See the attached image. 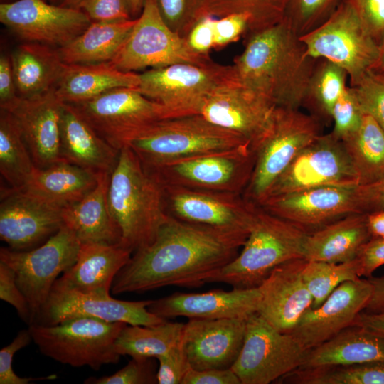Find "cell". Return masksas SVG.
Wrapping results in <instances>:
<instances>
[{
  "label": "cell",
  "instance_id": "cell-1",
  "mask_svg": "<svg viewBox=\"0 0 384 384\" xmlns=\"http://www.w3.org/2000/svg\"><path fill=\"white\" fill-rule=\"evenodd\" d=\"M248 235L190 223L169 215L154 240L134 252L117 274L112 293L201 287L238 255Z\"/></svg>",
  "mask_w": 384,
  "mask_h": 384
},
{
  "label": "cell",
  "instance_id": "cell-2",
  "mask_svg": "<svg viewBox=\"0 0 384 384\" xmlns=\"http://www.w3.org/2000/svg\"><path fill=\"white\" fill-rule=\"evenodd\" d=\"M245 38L233 64L238 80L276 106L300 109L317 59L284 19Z\"/></svg>",
  "mask_w": 384,
  "mask_h": 384
},
{
  "label": "cell",
  "instance_id": "cell-3",
  "mask_svg": "<svg viewBox=\"0 0 384 384\" xmlns=\"http://www.w3.org/2000/svg\"><path fill=\"white\" fill-rule=\"evenodd\" d=\"M107 201L121 231V243L133 253L154 240L169 216L162 184L127 146L119 149L110 174Z\"/></svg>",
  "mask_w": 384,
  "mask_h": 384
},
{
  "label": "cell",
  "instance_id": "cell-4",
  "mask_svg": "<svg viewBox=\"0 0 384 384\" xmlns=\"http://www.w3.org/2000/svg\"><path fill=\"white\" fill-rule=\"evenodd\" d=\"M250 145L242 136L195 114L151 122L127 137L122 146L131 149L146 169H152L191 156Z\"/></svg>",
  "mask_w": 384,
  "mask_h": 384
},
{
  "label": "cell",
  "instance_id": "cell-5",
  "mask_svg": "<svg viewBox=\"0 0 384 384\" xmlns=\"http://www.w3.org/2000/svg\"><path fill=\"white\" fill-rule=\"evenodd\" d=\"M307 233L258 206L241 250L210 279L209 283L223 282L235 289L260 287L279 265L303 258Z\"/></svg>",
  "mask_w": 384,
  "mask_h": 384
},
{
  "label": "cell",
  "instance_id": "cell-6",
  "mask_svg": "<svg viewBox=\"0 0 384 384\" xmlns=\"http://www.w3.org/2000/svg\"><path fill=\"white\" fill-rule=\"evenodd\" d=\"M321 128L318 119L299 108L276 106L266 129L252 145L255 163L244 197L260 206L294 159L321 134Z\"/></svg>",
  "mask_w": 384,
  "mask_h": 384
},
{
  "label": "cell",
  "instance_id": "cell-7",
  "mask_svg": "<svg viewBox=\"0 0 384 384\" xmlns=\"http://www.w3.org/2000/svg\"><path fill=\"white\" fill-rule=\"evenodd\" d=\"M126 325L79 317L55 325L33 323L28 331L42 354L63 364L99 370L104 365L119 362L115 341Z\"/></svg>",
  "mask_w": 384,
  "mask_h": 384
},
{
  "label": "cell",
  "instance_id": "cell-8",
  "mask_svg": "<svg viewBox=\"0 0 384 384\" xmlns=\"http://www.w3.org/2000/svg\"><path fill=\"white\" fill-rule=\"evenodd\" d=\"M234 80L233 65L177 63L140 73L137 90L161 105L166 119L201 114L211 93Z\"/></svg>",
  "mask_w": 384,
  "mask_h": 384
},
{
  "label": "cell",
  "instance_id": "cell-9",
  "mask_svg": "<svg viewBox=\"0 0 384 384\" xmlns=\"http://www.w3.org/2000/svg\"><path fill=\"white\" fill-rule=\"evenodd\" d=\"M299 38L311 57L330 60L343 68L351 87L371 70L378 56V44L353 9L343 0L324 23Z\"/></svg>",
  "mask_w": 384,
  "mask_h": 384
},
{
  "label": "cell",
  "instance_id": "cell-10",
  "mask_svg": "<svg viewBox=\"0 0 384 384\" xmlns=\"http://www.w3.org/2000/svg\"><path fill=\"white\" fill-rule=\"evenodd\" d=\"M110 62L122 71L134 72L177 63L206 65L213 60L195 52L186 38L169 28L157 0H145L129 36Z\"/></svg>",
  "mask_w": 384,
  "mask_h": 384
},
{
  "label": "cell",
  "instance_id": "cell-11",
  "mask_svg": "<svg viewBox=\"0 0 384 384\" xmlns=\"http://www.w3.org/2000/svg\"><path fill=\"white\" fill-rule=\"evenodd\" d=\"M80 247L75 233L64 225L31 250L1 247L0 262L14 271L16 282L28 302L30 324L36 321L60 274L75 264Z\"/></svg>",
  "mask_w": 384,
  "mask_h": 384
},
{
  "label": "cell",
  "instance_id": "cell-12",
  "mask_svg": "<svg viewBox=\"0 0 384 384\" xmlns=\"http://www.w3.org/2000/svg\"><path fill=\"white\" fill-rule=\"evenodd\" d=\"M252 145L174 160L152 169L162 184L243 194L255 166Z\"/></svg>",
  "mask_w": 384,
  "mask_h": 384
},
{
  "label": "cell",
  "instance_id": "cell-13",
  "mask_svg": "<svg viewBox=\"0 0 384 384\" xmlns=\"http://www.w3.org/2000/svg\"><path fill=\"white\" fill-rule=\"evenodd\" d=\"M307 352L290 334L255 313L247 319L243 345L231 369L241 384H269L299 368Z\"/></svg>",
  "mask_w": 384,
  "mask_h": 384
},
{
  "label": "cell",
  "instance_id": "cell-14",
  "mask_svg": "<svg viewBox=\"0 0 384 384\" xmlns=\"http://www.w3.org/2000/svg\"><path fill=\"white\" fill-rule=\"evenodd\" d=\"M331 185H358L356 174L343 143L332 132L321 134L299 152L272 184L265 201L281 195Z\"/></svg>",
  "mask_w": 384,
  "mask_h": 384
},
{
  "label": "cell",
  "instance_id": "cell-15",
  "mask_svg": "<svg viewBox=\"0 0 384 384\" xmlns=\"http://www.w3.org/2000/svg\"><path fill=\"white\" fill-rule=\"evenodd\" d=\"M162 186L166 210L170 216L190 223L250 233L258 206L243 194L168 184Z\"/></svg>",
  "mask_w": 384,
  "mask_h": 384
},
{
  "label": "cell",
  "instance_id": "cell-16",
  "mask_svg": "<svg viewBox=\"0 0 384 384\" xmlns=\"http://www.w3.org/2000/svg\"><path fill=\"white\" fill-rule=\"evenodd\" d=\"M151 302L124 301L110 295L85 294L64 285L57 279L33 323L55 325L74 318L88 317L108 322L121 321L132 326H151L167 321L147 309Z\"/></svg>",
  "mask_w": 384,
  "mask_h": 384
},
{
  "label": "cell",
  "instance_id": "cell-17",
  "mask_svg": "<svg viewBox=\"0 0 384 384\" xmlns=\"http://www.w3.org/2000/svg\"><path fill=\"white\" fill-rule=\"evenodd\" d=\"M73 105L95 131L120 149L137 129L164 119L162 107L137 88L120 87L90 100Z\"/></svg>",
  "mask_w": 384,
  "mask_h": 384
},
{
  "label": "cell",
  "instance_id": "cell-18",
  "mask_svg": "<svg viewBox=\"0 0 384 384\" xmlns=\"http://www.w3.org/2000/svg\"><path fill=\"white\" fill-rule=\"evenodd\" d=\"M0 21L26 42L58 48L81 34L92 23L80 9L44 0H16L0 5Z\"/></svg>",
  "mask_w": 384,
  "mask_h": 384
},
{
  "label": "cell",
  "instance_id": "cell-19",
  "mask_svg": "<svg viewBox=\"0 0 384 384\" xmlns=\"http://www.w3.org/2000/svg\"><path fill=\"white\" fill-rule=\"evenodd\" d=\"M63 208L21 189L1 188V240L14 250L39 246L65 225Z\"/></svg>",
  "mask_w": 384,
  "mask_h": 384
},
{
  "label": "cell",
  "instance_id": "cell-20",
  "mask_svg": "<svg viewBox=\"0 0 384 384\" xmlns=\"http://www.w3.org/2000/svg\"><path fill=\"white\" fill-rule=\"evenodd\" d=\"M358 186L312 188L268 198L259 206L311 233L346 215L361 213Z\"/></svg>",
  "mask_w": 384,
  "mask_h": 384
},
{
  "label": "cell",
  "instance_id": "cell-21",
  "mask_svg": "<svg viewBox=\"0 0 384 384\" xmlns=\"http://www.w3.org/2000/svg\"><path fill=\"white\" fill-rule=\"evenodd\" d=\"M372 290L368 279L343 282L319 306L308 310L290 334L305 350L321 345L354 324Z\"/></svg>",
  "mask_w": 384,
  "mask_h": 384
},
{
  "label": "cell",
  "instance_id": "cell-22",
  "mask_svg": "<svg viewBox=\"0 0 384 384\" xmlns=\"http://www.w3.org/2000/svg\"><path fill=\"white\" fill-rule=\"evenodd\" d=\"M275 107L263 95L234 80L211 93L201 114L211 123L242 136L252 145L266 129Z\"/></svg>",
  "mask_w": 384,
  "mask_h": 384
},
{
  "label": "cell",
  "instance_id": "cell-23",
  "mask_svg": "<svg viewBox=\"0 0 384 384\" xmlns=\"http://www.w3.org/2000/svg\"><path fill=\"white\" fill-rule=\"evenodd\" d=\"M63 102L54 89L31 97H18L1 109L16 119L36 167L63 161L60 156Z\"/></svg>",
  "mask_w": 384,
  "mask_h": 384
},
{
  "label": "cell",
  "instance_id": "cell-24",
  "mask_svg": "<svg viewBox=\"0 0 384 384\" xmlns=\"http://www.w3.org/2000/svg\"><path fill=\"white\" fill-rule=\"evenodd\" d=\"M247 319H189L183 346L195 370L228 369L243 345Z\"/></svg>",
  "mask_w": 384,
  "mask_h": 384
},
{
  "label": "cell",
  "instance_id": "cell-25",
  "mask_svg": "<svg viewBox=\"0 0 384 384\" xmlns=\"http://www.w3.org/2000/svg\"><path fill=\"white\" fill-rule=\"evenodd\" d=\"M260 289H213L202 293L175 292L152 300L147 309L162 319H248L257 312Z\"/></svg>",
  "mask_w": 384,
  "mask_h": 384
},
{
  "label": "cell",
  "instance_id": "cell-26",
  "mask_svg": "<svg viewBox=\"0 0 384 384\" xmlns=\"http://www.w3.org/2000/svg\"><path fill=\"white\" fill-rule=\"evenodd\" d=\"M303 258L274 268L259 287L257 314L280 332L290 334L312 308L313 297L302 275Z\"/></svg>",
  "mask_w": 384,
  "mask_h": 384
},
{
  "label": "cell",
  "instance_id": "cell-27",
  "mask_svg": "<svg viewBox=\"0 0 384 384\" xmlns=\"http://www.w3.org/2000/svg\"><path fill=\"white\" fill-rule=\"evenodd\" d=\"M60 127V156L63 161L96 175L111 174L119 149L102 138L73 105L63 104Z\"/></svg>",
  "mask_w": 384,
  "mask_h": 384
},
{
  "label": "cell",
  "instance_id": "cell-28",
  "mask_svg": "<svg viewBox=\"0 0 384 384\" xmlns=\"http://www.w3.org/2000/svg\"><path fill=\"white\" fill-rule=\"evenodd\" d=\"M132 254L121 242L80 244L75 264L58 280L82 293L109 296L117 274Z\"/></svg>",
  "mask_w": 384,
  "mask_h": 384
},
{
  "label": "cell",
  "instance_id": "cell-29",
  "mask_svg": "<svg viewBox=\"0 0 384 384\" xmlns=\"http://www.w3.org/2000/svg\"><path fill=\"white\" fill-rule=\"evenodd\" d=\"M110 174L98 175L97 183L80 201L63 208L64 224L75 233L80 244H117L122 241L119 226L108 206Z\"/></svg>",
  "mask_w": 384,
  "mask_h": 384
},
{
  "label": "cell",
  "instance_id": "cell-30",
  "mask_svg": "<svg viewBox=\"0 0 384 384\" xmlns=\"http://www.w3.org/2000/svg\"><path fill=\"white\" fill-rule=\"evenodd\" d=\"M370 238L366 215L351 214L308 233L303 258L332 263L348 262L356 258L361 247Z\"/></svg>",
  "mask_w": 384,
  "mask_h": 384
},
{
  "label": "cell",
  "instance_id": "cell-31",
  "mask_svg": "<svg viewBox=\"0 0 384 384\" xmlns=\"http://www.w3.org/2000/svg\"><path fill=\"white\" fill-rule=\"evenodd\" d=\"M139 84V74L122 71L111 62L65 64L54 90L63 103L78 104L114 89L137 88Z\"/></svg>",
  "mask_w": 384,
  "mask_h": 384
},
{
  "label": "cell",
  "instance_id": "cell-32",
  "mask_svg": "<svg viewBox=\"0 0 384 384\" xmlns=\"http://www.w3.org/2000/svg\"><path fill=\"white\" fill-rule=\"evenodd\" d=\"M384 361V335L353 324L308 351L298 368Z\"/></svg>",
  "mask_w": 384,
  "mask_h": 384
},
{
  "label": "cell",
  "instance_id": "cell-33",
  "mask_svg": "<svg viewBox=\"0 0 384 384\" xmlns=\"http://www.w3.org/2000/svg\"><path fill=\"white\" fill-rule=\"evenodd\" d=\"M98 175L65 161L35 167L18 189L65 208L82 199L97 183Z\"/></svg>",
  "mask_w": 384,
  "mask_h": 384
},
{
  "label": "cell",
  "instance_id": "cell-34",
  "mask_svg": "<svg viewBox=\"0 0 384 384\" xmlns=\"http://www.w3.org/2000/svg\"><path fill=\"white\" fill-rule=\"evenodd\" d=\"M10 58L16 92L21 97L54 89L65 66L57 48L38 43L20 44Z\"/></svg>",
  "mask_w": 384,
  "mask_h": 384
},
{
  "label": "cell",
  "instance_id": "cell-35",
  "mask_svg": "<svg viewBox=\"0 0 384 384\" xmlns=\"http://www.w3.org/2000/svg\"><path fill=\"white\" fill-rule=\"evenodd\" d=\"M136 18L92 21L78 37L58 48L65 64H96L110 62L129 36Z\"/></svg>",
  "mask_w": 384,
  "mask_h": 384
},
{
  "label": "cell",
  "instance_id": "cell-36",
  "mask_svg": "<svg viewBox=\"0 0 384 384\" xmlns=\"http://www.w3.org/2000/svg\"><path fill=\"white\" fill-rule=\"evenodd\" d=\"M342 142L358 185L369 184L384 176V129L370 115L363 113L358 129Z\"/></svg>",
  "mask_w": 384,
  "mask_h": 384
},
{
  "label": "cell",
  "instance_id": "cell-37",
  "mask_svg": "<svg viewBox=\"0 0 384 384\" xmlns=\"http://www.w3.org/2000/svg\"><path fill=\"white\" fill-rule=\"evenodd\" d=\"M184 326L168 321L151 326L127 324L115 341V350L133 358H157L183 342Z\"/></svg>",
  "mask_w": 384,
  "mask_h": 384
},
{
  "label": "cell",
  "instance_id": "cell-38",
  "mask_svg": "<svg viewBox=\"0 0 384 384\" xmlns=\"http://www.w3.org/2000/svg\"><path fill=\"white\" fill-rule=\"evenodd\" d=\"M36 165L13 114L0 111V172L11 188H19Z\"/></svg>",
  "mask_w": 384,
  "mask_h": 384
},
{
  "label": "cell",
  "instance_id": "cell-39",
  "mask_svg": "<svg viewBox=\"0 0 384 384\" xmlns=\"http://www.w3.org/2000/svg\"><path fill=\"white\" fill-rule=\"evenodd\" d=\"M277 383L294 384H384V361L297 368Z\"/></svg>",
  "mask_w": 384,
  "mask_h": 384
},
{
  "label": "cell",
  "instance_id": "cell-40",
  "mask_svg": "<svg viewBox=\"0 0 384 384\" xmlns=\"http://www.w3.org/2000/svg\"><path fill=\"white\" fill-rule=\"evenodd\" d=\"M346 72L326 59H317L306 89L303 106L321 122L332 120L334 106L347 87Z\"/></svg>",
  "mask_w": 384,
  "mask_h": 384
},
{
  "label": "cell",
  "instance_id": "cell-41",
  "mask_svg": "<svg viewBox=\"0 0 384 384\" xmlns=\"http://www.w3.org/2000/svg\"><path fill=\"white\" fill-rule=\"evenodd\" d=\"M287 3V0H205L201 17L245 14L249 19L246 37L282 21Z\"/></svg>",
  "mask_w": 384,
  "mask_h": 384
},
{
  "label": "cell",
  "instance_id": "cell-42",
  "mask_svg": "<svg viewBox=\"0 0 384 384\" xmlns=\"http://www.w3.org/2000/svg\"><path fill=\"white\" fill-rule=\"evenodd\" d=\"M357 258L340 263L305 260L302 275L313 297L312 308L319 306L341 284L361 277Z\"/></svg>",
  "mask_w": 384,
  "mask_h": 384
},
{
  "label": "cell",
  "instance_id": "cell-43",
  "mask_svg": "<svg viewBox=\"0 0 384 384\" xmlns=\"http://www.w3.org/2000/svg\"><path fill=\"white\" fill-rule=\"evenodd\" d=\"M341 0H287L284 20L299 36L324 23Z\"/></svg>",
  "mask_w": 384,
  "mask_h": 384
},
{
  "label": "cell",
  "instance_id": "cell-44",
  "mask_svg": "<svg viewBox=\"0 0 384 384\" xmlns=\"http://www.w3.org/2000/svg\"><path fill=\"white\" fill-rule=\"evenodd\" d=\"M161 14L171 29L181 37L188 33L201 18L205 0H157Z\"/></svg>",
  "mask_w": 384,
  "mask_h": 384
},
{
  "label": "cell",
  "instance_id": "cell-45",
  "mask_svg": "<svg viewBox=\"0 0 384 384\" xmlns=\"http://www.w3.org/2000/svg\"><path fill=\"white\" fill-rule=\"evenodd\" d=\"M363 113L384 129V75L369 71L355 86H350Z\"/></svg>",
  "mask_w": 384,
  "mask_h": 384
},
{
  "label": "cell",
  "instance_id": "cell-46",
  "mask_svg": "<svg viewBox=\"0 0 384 384\" xmlns=\"http://www.w3.org/2000/svg\"><path fill=\"white\" fill-rule=\"evenodd\" d=\"M155 358H133L119 370L100 378L90 377L87 384H154L157 383L158 367Z\"/></svg>",
  "mask_w": 384,
  "mask_h": 384
},
{
  "label": "cell",
  "instance_id": "cell-47",
  "mask_svg": "<svg viewBox=\"0 0 384 384\" xmlns=\"http://www.w3.org/2000/svg\"><path fill=\"white\" fill-rule=\"evenodd\" d=\"M363 112L351 87H346L332 110L334 126L331 132L341 141L348 138L361 126Z\"/></svg>",
  "mask_w": 384,
  "mask_h": 384
},
{
  "label": "cell",
  "instance_id": "cell-48",
  "mask_svg": "<svg viewBox=\"0 0 384 384\" xmlns=\"http://www.w3.org/2000/svg\"><path fill=\"white\" fill-rule=\"evenodd\" d=\"M32 338L28 329L20 331L14 339L0 351V384H28L33 381L53 380L55 374L38 378H22L16 375L12 368L14 354L27 346Z\"/></svg>",
  "mask_w": 384,
  "mask_h": 384
},
{
  "label": "cell",
  "instance_id": "cell-49",
  "mask_svg": "<svg viewBox=\"0 0 384 384\" xmlns=\"http://www.w3.org/2000/svg\"><path fill=\"white\" fill-rule=\"evenodd\" d=\"M156 359L159 361L157 383L182 384L191 368L183 342Z\"/></svg>",
  "mask_w": 384,
  "mask_h": 384
},
{
  "label": "cell",
  "instance_id": "cell-50",
  "mask_svg": "<svg viewBox=\"0 0 384 384\" xmlns=\"http://www.w3.org/2000/svg\"><path fill=\"white\" fill-rule=\"evenodd\" d=\"M355 11L378 44L384 36V0H343Z\"/></svg>",
  "mask_w": 384,
  "mask_h": 384
},
{
  "label": "cell",
  "instance_id": "cell-51",
  "mask_svg": "<svg viewBox=\"0 0 384 384\" xmlns=\"http://www.w3.org/2000/svg\"><path fill=\"white\" fill-rule=\"evenodd\" d=\"M80 10L92 21L132 19L129 0H84Z\"/></svg>",
  "mask_w": 384,
  "mask_h": 384
},
{
  "label": "cell",
  "instance_id": "cell-52",
  "mask_svg": "<svg viewBox=\"0 0 384 384\" xmlns=\"http://www.w3.org/2000/svg\"><path fill=\"white\" fill-rule=\"evenodd\" d=\"M0 299L13 306L21 319L30 325L28 302L16 282L14 271L2 262H0Z\"/></svg>",
  "mask_w": 384,
  "mask_h": 384
},
{
  "label": "cell",
  "instance_id": "cell-53",
  "mask_svg": "<svg viewBox=\"0 0 384 384\" xmlns=\"http://www.w3.org/2000/svg\"><path fill=\"white\" fill-rule=\"evenodd\" d=\"M248 17L242 14H233L216 18L214 48H222L237 41L242 35H245L248 28Z\"/></svg>",
  "mask_w": 384,
  "mask_h": 384
},
{
  "label": "cell",
  "instance_id": "cell-54",
  "mask_svg": "<svg viewBox=\"0 0 384 384\" xmlns=\"http://www.w3.org/2000/svg\"><path fill=\"white\" fill-rule=\"evenodd\" d=\"M216 17L204 16L193 26L188 36L187 42L195 52L208 55L215 46V23Z\"/></svg>",
  "mask_w": 384,
  "mask_h": 384
},
{
  "label": "cell",
  "instance_id": "cell-55",
  "mask_svg": "<svg viewBox=\"0 0 384 384\" xmlns=\"http://www.w3.org/2000/svg\"><path fill=\"white\" fill-rule=\"evenodd\" d=\"M356 258L360 263L361 277H371L377 268L384 265V239L370 238L361 247Z\"/></svg>",
  "mask_w": 384,
  "mask_h": 384
},
{
  "label": "cell",
  "instance_id": "cell-56",
  "mask_svg": "<svg viewBox=\"0 0 384 384\" xmlns=\"http://www.w3.org/2000/svg\"><path fill=\"white\" fill-rule=\"evenodd\" d=\"M182 384H241L240 379L231 369L190 368Z\"/></svg>",
  "mask_w": 384,
  "mask_h": 384
},
{
  "label": "cell",
  "instance_id": "cell-57",
  "mask_svg": "<svg viewBox=\"0 0 384 384\" xmlns=\"http://www.w3.org/2000/svg\"><path fill=\"white\" fill-rule=\"evenodd\" d=\"M358 187L361 213L384 209V176L375 182Z\"/></svg>",
  "mask_w": 384,
  "mask_h": 384
},
{
  "label": "cell",
  "instance_id": "cell-58",
  "mask_svg": "<svg viewBox=\"0 0 384 384\" xmlns=\"http://www.w3.org/2000/svg\"><path fill=\"white\" fill-rule=\"evenodd\" d=\"M18 97L14 82L11 58H0V108L4 107Z\"/></svg>",
  "mask_w": 384,
  "mask_h": 384
},
{
  "label": "cell",
  "instance_id": "cell-59",
  "mask_svg": "<svg viewBox=\"0 0 384 384\" xmlns=\"http://www.w3.org/2000/svg\"><path fill=\"white\" fill-rule=\"evenodd\" d=\"M372 284L371 297L363 311L368 313H379L384 311V277H369Z\"/></svg>",
  "mask_w": 384,
  "mask_h": 384
},
{
  "label": "cell",
  "instance_id": "cell-60",
  "mask_svg": "<svg viewBox=\"0 0 384 384\" xmlns=\"http://www.w3.org/2000/svg\"><path fill=\"white\" fill-rule=\"evenodd\" d=\"M354 324L365 326L384 335V311L379 313L362 311L358 316Z\"/></svg>",
  "mask_w": 384,
  "mask_h": 384
},
{
  "label": "cell",
  "instance_id": "cell-61",
  "mask_svg": "<svg viewBox=\"0 0 384 384\" xmlns=\"http://www.w3.org/2000/svg\"><path fill=\"white\" fill-rule=\"evenodd\" d=\"M372 238L384 239V209L366 213Z\"/></svg>",
  "mask_w": 384,
  "mask_h": 384
},
{
  "label": "cell",
  "instance_id": "cell-62",
  "mask_svg": "<svg viewBox=\"0 0 384 384\" xmlns=\"http://www.w3.org/2000/svg\"><path fill=\"white\" fill-rule=\"evenodd\" d=\"M371 71L384 75V36L378 44V56Z\"/></svg>",
  "mask_w": 384,
  "mask_h": 384
},
{
  "label": "cell",
  "instance_id": "cell-63",
  "mask_svg": "<svg viewBox=\"0 0 384 384\" xmlns=\"http://www.w3.org/2000/svg\"><path fill=\"white\" fill-rule=\"evenodd\" d=\"M48 2L65 8L80 9L84 0H47Z\"/></svg>",
  "mask_w": 384,
  "mask_h": 384
},
{
  "label": "cell",
  "instance_id": "cell-64",
  "mask_svg": "<svg viewBox=\"0 0 384 384\" xmlns=\"http://www.w3.org/2000/svg\"><path fill=\"white\" fill-rule=\"evenodd\" d=\"M145 0H129L131 11L133 18L139 16L143 9Z\"/></svg>",
  "mask_w": 384,
  "mask_h": 384
}]
</instances>
